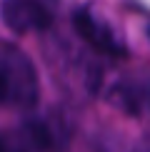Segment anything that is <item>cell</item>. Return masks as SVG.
<instances>
[{
    "instance_id": "6da1fadb",
    "label": "cell",
    "mask_w": 150,
    "mask_h": 152,
    "mask_svg": "<svg viewBox=\"0 0 150 152\" xmlns=\"http://www.w3.org/2000/svg\"><path fill=\"white\" fill-rule=\"evenodd\" d=\"M40 97L35 65L20 48L0 42V107H35Z\"/></svg>"
},
{
    "instance_id": "7a4b0ae2",
    "label": "cell",
    "mask_w": 150,
    "mask_h": 152,
    "mask_svg": "<svg viewBox=\"0 0 150 152\" xmlns=\"http://www.w3.org/2000/svg\"><path fill=\"white\" fill-rule=\"evenodd\" d=\"M108 102L130 117H150V70L118 77L108 90Z\"/></svg>"
},
{
    "instance_id": "3957f363",
    "label": "cell",
    "mask_w": 150,
    "mask_h": 152,
    "mask_svg": "<svg viewBox=\"0 0 150 152\" xmlns=\"http://www.w3.org/2000/svg\"><path fill=\"white\" fill-rule=\"evenodd\" d=\"M0 20L12 33H43L53 25V12L43 0H0Z\"/></svg>"
},
{
    "instance_id": "277c9868",
    "label": "cell",
    "mask_w": 150,
    "mask_h": 152,
    "mask_svg": "<svg viewBox=\"0 0 150 152\" xmlns=\"http://www.w3.org/2000/svg\"><path fill=\"white\" fill-rule=\"evenodd\" d=\"M73 25L78 30L80 40H85L95 53H103V55H123L125 53L123 40L118 37V33L90 8H80L75 12Z\"/></svg>"
},
{
    "instance_id": "5b68a950",
    "label": "cell",
    "mask_w": 150,
    "mask_h": 152,
    "mask_svg": "<svg viewBox=\"0 0 150 152\" xmlns=\"http://www.w3.org/2000/svg\"><path fill=\"white\" fill-rule=\"evenodd\" d=\"M25 135H28V142L38 150L60 152L65 150L68 140H70V125L60 112H48L43 117L28 120L25 122Z\"/></svg>"
},
{
    "instance_id": "8992f818",
    "label": "cell",
    "mask_w": 150,
    "mask_h": 152,
    "mask_svg": "<svg viewBox=\"0 0 150 152\" xmlns=\"http://www.w3.org/2000/svg\"><path fill=\"white\" fill-rule=\"evenodd\" d=\"M3 152H25V150H23V147H15V150H12V147H8V145H5Z\"/></svg>"
},
{
    "instance_id": "52a82bcc",
    "label": "cell",
    "mask_w": 150,
    "mask_h": 152,
    "mask_svg": "<svg viewBox=\"0 0 150 152\" xmlns=\"http://www.w3.org/2000/svg\"><path fill=\"white\" fill-rule=\"evenodd\" d=\"M148 152H150V150H148Z\"/></svg>"
}]
</instances>
